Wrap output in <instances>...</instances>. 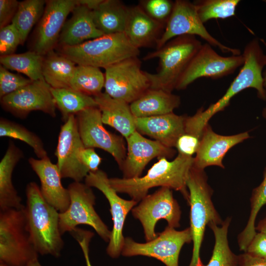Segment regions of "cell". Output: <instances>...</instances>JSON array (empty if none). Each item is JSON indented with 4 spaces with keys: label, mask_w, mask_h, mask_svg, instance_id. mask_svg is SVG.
Masks as SVG:
<instances>
[{
    "label": "cell",
    "mask_w": 266,
    "mask_h": 266,
    "mask_svg": "<svg viewBox=\"0 0 266 266\" xmlns=\"http://www.w3.org/2000/svg\"><path fill=\"white\" fill-rule=\"evenodd\" d=\"M242 55L244 63L224 95L205 109L201 107L194 115L187 117L185 127L188 133L200 136L210 119L218 112L224 110L231 100L246 89H255L258 97L266 100V89L264 86L263 77V69L266 66V55L264 53L257 38L247 44Z\"/></svg>",
    "instance_id": "cell-1"
},
{
    "label": "cell",
    "mask_w": 266,
    "mask_h": 266,
    "mask_svg": "<svg viewBox=\"0 0 266 266\" xmlns=\"http://www.w3.org/2000/svg\"><path fill=\"white\" fill-rule=\"evenodd\" d=\"M194 157L178 154L172 161L163 157L143 176L133 178H110L109 183L117 192L128 195L138 203L156 187H167L179 191L188 202L189 194L187 180Z\"/></svg>",
    "instance_id": "cell-2"
},
{
    "label": "cell",
    "mask_w": 266,
    "mask_h": 266,
    "mask_svg": "<svg viewBox=\"0 0 266 266\" xmlns=\"http://www.w3.org/2000/svg\"><path fill=\"white\" fill-rule=\"evenodd\" d=\"M25 193L27 226L35 250L42 255L59 257L64 245L59 226L60 212L45 200L35 182L27 185Z\"/></svg>",
    "instance_id": "cell-3"
},
{
    "label": "cell",
    "mask_w": 266,
    "mask_h": 266,
    "mask_svg": "<svg viewBox=\"0 0 266 266\" xmlns=\"http://www.w3.org/2000/svg\"><path fill=\"white\" fill-rule=\"evenodd\" d=\"M202 45L196 36L184 35L175 37L160 48L148 53L143 60L157 58L159 61L156 73L147 72L150 88L172 93Z\"/></svg>",
    "instance_id": "cell-4"
},
{
    "label": "cell",
    "mask_w": 266,
    "mask_h": 266,
    "mask_svg": "<svg viewBox=\"0 0 266 266\" xmlns=\"http://www.w3.org/2000/svg\"><path fill=\"white\" fill-rule=\"evenodd\" d=\"M190 206V229L193 243L189 266H200V250L206 227L210 224L221 225L224 221L216 211L211 200L213 190L207 182L204 170L193 166L187 180Z\"/></svg>",
    "instance_id": "cell-5"
},
{
    "label": "cell",
    "mask_w": 266,
    "mask_h": 266,
    "mask_svg": "<svg viewBox=\"0 0 266 266\" xmlns=\"http://www.w3.org/2000/svg\"><path fill=\"white\" fill-rule=\"evenodd\" d=\"M60 54L77 65L106 68L128 58L137 57L134 47L124 33L104 34L74 46H61Z\"/></svg>",
    "instance_id": "cell-6"
},
{
    "label": "cell",
    "mask_w": 266,
    "mask_h": 266,
    "mask_svg": "<svg viewBox=\"0 0 266 266\" xmlns=\"http://www.w3.org/2000/svg\"><path fill=\"white\" fill-rule=\"evenodd\" d=\"M24 208L0 211V262L9 266H27L38 259L27 229Z\"/></svg>",
    "instance_id": "cell-7"
},
{
    "label": "cell",
    "mask_w": 266,
    "mask_h": 266,
    "mask_svg": "<svg viewBox=\"0 0 266 266\" xmlns=\"http://www.w3.org/2000/svg\"><path fill=\"white\" fill-rule=\"evenodd\" d=\"M67 188L70 204L65 211L60 213L59 226L62 234L71 233L78 225H86L93 228L104 241L109 242L111 231L95 210L96 197L91 187L81 182L73 181Z\"/></svg>",
    "instance_id": "cell-8"
},
{
    "label": "cell",
    "mask_w": 266,
    "mask_h": 266,
    "mask_svg": "<svg viewBox=\"0 0 266 266\" xmlns=\"http://www.w3.org/2000/svg\"><path fill=\"white\" fill-rule=\"evenodd\" d=\"M184 35L199 36L207 43L219 48L223 53H231L233 55L241 54L239 49L222 44L208 32L201 21L193 2L186 0H176L172 12L157 43L156 48L159 49L172 39Z\"/></svg>",
    "instance_id": "cell-9"
},
{
    "label": "cell",
    "mask_w": 266,
    "mask_h": 266,
    "mask_svg": "<svg viewBox=\"0 0 266 266\" xmlns=\"http://www.w3.org/2000/svg\"><path fill=\"white\" fill-rule=\"evenodd\" d=\"M105 93L129 104L150 88L147 72L137 57L128 58L105 69Z\"/></svg>",
    "instance_id": "cell-10"
},
{
    "label": "cell",
    "mask_w": 266,
    "mask_h": 266,
    "mask_svg": "<svg viewBox=\"0 0 266 266\" xmlns=\"http://www.w3.org/2000/svg\"><path fill=\"white\" fill-rule=\"evenodd\" d=\"M192 241L190 227L182 231L168 227L157 233L154 239L145 243H139L126 237L121 254L126 257L144 256L154 258L166 266H179L180 251L186 243Z\"/></svg>",
    "instance_id": "cell-11"
},
{
    "label": "cell",
    "mask_w": 266,
    "mask_h": 266,
    "mask_svg": "<svg viewBox=\"0 0 266 266\" xmlns=\"http://www.w3.org/2000/svg\"><path fill=\"white\" fill-rule=\"evenodd\" d=\"M131 211L133 216L142 225L146 241L157 237L155 226L161 219L166 220L168 227H180L181 211L172 190L167 187H161L153 194L147 195Z\"/></svg>",
    "instance_id": "cell-12"
},
{
    "label": "cell",
    "mask_w": 266,
    "mask_h": 266,
    "mask_svg": "<svg viewBox=\"0 0 266 266\" xmlns=\"http://www.w3.org/2000/svg\"><path fill=\"white\" fill-rule=\"evenodd\" d=\"M242 54L225 57L218 54L209 44L202 45L181 76L176 90H185L196 80L202 77L217 79L233 73L242 66Z\"/></svg>",
    "instance_id": "cell-13"
},
{
    "label": "cell",
    "mask_w": 266,
    "mask_h": 266,
    "mask_svg": "<svg viewBox=\"0 0 266 266\" xmlns=\"http://www.w3.org/2000/svg\"><path fill=\"white\" fill-rule=\"evenodd\" d=\"M84 180L88 186L101 192L109 202L113 228L106 252L111 257L117 258L121 253L124 245L125 238L123 234V230L127 216L138 202L119 197L111 186L107 174L102 170L90 172Z\"/></svg>",
    "instance_id": "cell-14"
},
{
    "label": "cell",
    "mask_w": 266,
    "mask_h": 266,
    "mask_svg": "<svg viewBox=\"0 0 266 266\" xmlns=\"http://www.w3.org/2000/svg\"><path fill=\"white\" fill-rule=\"evenodd\" d=\"M80 137L86 148H97L109 153L120 168L127 155L123 138L104 127L98 107L87 108L76 115Z\"/></svg>",
    "instance_id": "cell-15"
},
{
    "label": "cell",
    "mask_w": 266,
    "mask_h": 266,
    "mask_svg": "<svg viewBox=\"0 0 266 266\" xmlns=\"http://www.w3.org/2000/svg\"><path fill=\"white\" fill-rule=\"evenodd\" d=\"M84 147L76 116L71 115L61 127L55 151L56 165L62 178L81 182L90 172L80 159Z\"/></svg>",
    "instance_id": "cell-16"
},
{
    "label": "cell",
    "mask_w": 266,
    "mask_h": 266,
    "mask_svg": "<svg viewBox=\"0 0 266 266\" xmlns=\"http://www.w3.org/2000/svg\"><path fill=\"white\" fill-rule=\"evenodd\" d=\"M44 81H32L21 89L0 98L2 108L17 118H26L33 111H40L55 117L56 105Z\"/></svg>",
    "instance_id": "cell-17"
},
{
    "label": "cell",
    "mask_w": 266,
    "mask_h": 266,
    "mask_svg": "<svg viewBox=\"0 0 266 266\" xmlns=\"http://www.w3.org/2000/svg\"><path fill=\"white\" fill-rule=\"evenodd\" d=\"M76 5V0H46L35 29L32 51L44 56L53 50L66 17Z\"/></svg>",
    "instance_id": "cell-18"
},
{
    "label": "cell",
    "mask_w": 266,
    "mask_h": 266,
    "mask_svg": "<svg viewBox=\"0 0 266 266\" xmlns=\"http://www.w3.org/2000/svg\"><path fill=\"white\" fill-rule=\"evenodd\" d=\"M126 140L127 155L120 168L124 178L140 177L147 164L153 159L165 157L170 159L176 154L174 149L157 140L148 139L136 131Z\"/></svg>",
    "instance_id": "cell-19"
},
{
    "label": "cell",
    "mask_w": 266,
    "mask_h": 266,
    "mask_svg": "<svg viewBox=\"0 0 266 266\" xmlns=\"http://www.w3.org/2000/svg\"><path fill=\"white\" fill-rule=\"evenodd\" d=\"M249 132L224 135L216 133L208 124L203 129L193 166L203 169L209 166L225 168L223 163L226 153L233 146L250 137Z\"/></svg>",
    "instance_id": "cell-20"
},
{
    "label": "cell",
    "mask_w": 266,
    "mask_h": 266,
    "mask_svg": "<svg viewBox=\"0 0 266 266\" xmlns=\"http://www.w3.org/2000/svg\"><path fill=\"white\" fill-rule=\"evenodd\" d=\"M28 162L39 179L44 199L60 213L65 211L69 207L70 197L67 188L63 186L57 165L48 156L41 159L31 157Z\"/></svg>",
    "instance_id": "cell-21"
},
{
    "label": "cell",
    "mask_w": 266,
    "mask_h": 266,
    "mask_svg": "<svg viewBox=\"0 0 266 266\" xmlns=\"http://www.w3.org/2000/svg\"><path fill=\"white\" fill-rule=\"evenodd\" d=\"M186 117L173 112L158 116L136 118V131L166 147L173 148L175 147L179 137L185 133Z\"/></svg>",
    "instance_id": "cell-22"
},
{
    "label": "cell",
    "mask_w": 266,
    "mask_h": 266,
    "mask_svg": "<svg viewBox=\"0 0 266 266\" xmlns=\"http://www.w3.org/2000/svg\"><path fill=\"white\" fill-rule=\"evenodd\" d=\"M165 25L148 16L138 5L128 7L124 33L136 48L156 46Z\"/></svg>",
    "instance_id": "cell-23"
},
{
    "label": "cell",
    "mask_w": 266,
    "mask_h": 266,
    "mask_svg": "<svg viewBox=\"0 0 266 266\" xmlns=\"http://www.w3.org/2000/svg\"><path fill=\"white\" fill-rule=\"evenodd\" d=\"M71 12V17L66 22L60 35L61 46H74L104 35L96 27L92 10L88 7L77 4Z\"/></svg>",
    "instance_id": "cell-24"
},
{
    "label": "cell",
    "mask_w": 266,
    "mask_h": 266,
    "mask_svg": "<svg viewBox=\"0 0 266 266\" xmlns=\"http://www.w3.org/2000/svg\"><path fill=\"white\" fill-rule=\"evenodd\" d=\"M103 124L108 125L126 139L136 131L135 117L129 103L112 98L105 92L94 97Z\"/></svg>",
    "instance_id": "cell-25"
},
{
    "label": "cell",
    "mask_w": 266,
    "mask_h": 266,
    "mask_svg": "<svg viewBox=\"0 0 266 266\" xmlns=\"http://www.w3.org/2000/svg\"><path fill=\"white\" fill-rule=\"evenodd\" d=\"M24 157L22 150L13 141L8 147L0 162V210L20 209L24 207L22 199L15 188L12 175L14 169Z\"/></svg>",
    "instance_id": "cell-26"
},
{
    "label": "cell",
    "mask_w": 266,
    "mask_h": 266,
    "mask_svg": "<svg viewBox=\"0 0 266 266\" xmlns=\"http://www.w3.org/2000/svg\"><path fill=\"white\" fill-rule=\"evenodd\" d=\"M180 103L179 96L162 89L150 88L130 105L134 116L142 118L173 112Z\"/></svg>",
    "instance_id": "cell-27"
},
{
    "label": "cell",
    "mask_w": 266,
    "mask_h": 266,
    "mask_svg": "<svg viewBox=\"0 0 266 266\" xmlns=\"http://www.w3.org/2000/svg\"><path fill=\"white\" fill-rule=\"evenodd\" d=\"M128 7L118 0H102L92 10L94 22L103 34L124 33Z\"/></svg>",
    "instance_id": "cell-28"
},
{
    "label": "cell",
    "mask_w": 266,
    "mask_h": 266,
    "mask_svg": "<svg viewBox=\"0 0 266 266\" xmlns=\"http://www.w3.org/2000/svg\"><path fill=\"white\" fill-rule=\"evenodd\" d=\"M75 63L53 50L44 56L42 74L45 82L53 88H69L76 66Z\"/></svg>",
    "instance_id": "cell-29"
},
{
    "label": "cell",
    "mask_w": 266,
    "mask_h": 266,
    "mask_svg": "<svg viewBox=\"0 0 266 266\" xmlns=\"http://www.w3.org/2000/svg\"><path fill=\"white\" fill-rule=\"evenodd\" d=\"M50 90L64 122L71 115H76L87 108L98 107L94 97L69 88L51 87Z\"/></svg>",
    "instance_id": "cell-30"
},
{
    "label": "cell",
    "mask_w": 266,
    "mask_h": 266,
    "mask_svg": "<svg viewBox=\"0 0 266 266\" xmlns=\"http://www.w3.org/2000/svg\"><path fill=\"white\" fill-rule=\"evenodd\" d=\"M44 56L33 51L0 56V62L7 69L26 75L32 81H45L42 74Z\"/></svg>",
    "instance_id": "cell-31"
},
{
    "label": "cell",
    "mask_w": 266,
    "mask_h": 266,
    "mask_svg": "<svg viewBox=\"0 0 266 266\" xmlns=\"http://www.w3.org/2000/svg\"><path fill=\"white\" fill-rule=\"evenodd\" d=\"M231 221V218L228 217L220 226L212 223L208 226L213 232L215 244L208 263L200 266H236L237 255L231 250L228 239Z\"/></svg>",
    "instance_id": "cell-32"
},
{
    "label": "cell",
    "mask_w": 266,
    "mask_h": 266,
    "mask_svg": "<svg viewBox=\"0 0 266 266\" xmlns=\"http://www.w3.org/2000/svg\"><path fill=\"white\" fill-rule=\"evenodd\" d=\"M46 0H25L19 2L12 24L17 30L23 44L33 26L41 18Z\"/></svg>",
    "instance_id": "cell-33"
},
{
    "label": "cell",
    "mask_w": 266,
    "mask_h": 266,
    "mask_svg": "<svg viewBox=\"0 0 266 266\" xmlns=\"http://www.w3.org/2000/svg\"><path fill=\"white\" fill-rule=\"evenodd\" d=\"M104 82V74L100 68L77 65L69 89L94 97L101 93Z\"/></svg>",
    "instance_id": "cell-34"
},
{
    "label": "cell",
    "mask_w": 266,
    "mask_h": 266,
    "mask_svg": "<svg viewBox=\"0 0 266 266\" xmlns=\"http://www.w3.org/2000/svg\"><path fill=\"white\" fill-rule=\"evenodd\" d=\"M266 204V167L263 179L260 184L255 188L250 198L251 211L247 224L237 237L239 249L245 252L250 242L257 233L255 221L262 207Z\"/></svg>",
    "instance_id": "cell-35"
},
{
    "label": "cell",
    "mask_w": 266,
    "mask_h": 266,
    "mask_svg": "<svg viewBox=\"0 0 266 266\" xmlns=\"http://www.w3.org/2000/svg\"><path fill=\"white\" fill-rule=\"evenodd\" d=\"M0 136L18 139L29 145L38 159L48 157L41 139L22 125L3 117L0 118Z\"/></svg>",
    "instance_id": "cell-36"
},
{
    "label": "cell",
    "mask_w": 266,
    "mask_h": 266,
    "mask_svg": "<svg viewBox=\"0 0 266 266\" xmlns=\"http://www.w3.org/2000/svg\"><path fill=\"white\" fill-rule=\"evenodd\" d=\"M239 0H198L193 2L203 23L211 19L229 18L235 15Z\"/></svg>",
    "instance_id": "cell-37"
},
{
    "label": "cell",
    "mask_w": 266,
    "mask_h": 266,
    "mask_svg": "<svg viewBox=\"0 0 266 266\" xmlns=\"http://www.w3.org/2000/svg\"><path fill=\"white\" fill-rule=\"evenodd\" d=\"M174 3V1L170 0H143L138 5L151 18L166 26Z\"/></svg>",
    "instance_id": "cell-38"
},
{
    "label": "cell",
    "mask_w": 266,
    "mask_h": 266,
    "mask_svg": "<svg viewBox=\"0 0 266 266\" xmlns=\"http://www.w3.org/2000/svg\"><path fill=\"white\" fill-rule=\"evenodd\" d=\"M32 81L29 78L12 73L0 66V98H1L27 86Z\"/></svg>",
    "instance_id": "cell-39"
},
{
    "label": "cell",
    "mask_w": 266,
    "mask_h": 266,
    "mask_svg": "<svg viewBox=\"0 0 266 266\" xmlns=\"http://www.w3.org/2000/svg\"><path fill=\"white\" fill-rule=\"evenodd\" d=\"M21 44L19 34L10 23L0 30V56L14 54L18 46Z\"/></svg>",
    "instance_id": "cell-40"
},
{
    "label": "cell",
    "mask_w": 266,
    "mask_h": 266,
    "mask_svg": "<svg viewBox=\"0 0 266 266\" xmlns=\"http://www.w3.org/2000/svg\"><path fill=\"white\" fill-rule=\"evenodd\" d=\"M200 142V138L197 136L184 133L178 139L175 148L178 154L193 157L198 150Z\"/></svg>",
    "instance_id": "cell-41"
},
{
    "label": "cell",
    "mask_w": 266,
    "mask_h": 266,
    "mask_svg": "<svg viewBox=\"0 0 266 266\" xmlns=\"http://www.w3.org/2000/svg\"><path fill=\"white\" fill-rule=\"evenodd\" d=\"M244 253L254 257L266 260V234L257 232Z\"/></svg>",
    "instance_id": "cell-42"
},
{
    "label": "cell",
    "mask_w": 266,
    "mask_h": 266,
    "mask_svg": "<svg viewBox=\"0 0 266 266\" xmlns=\"http://www.w3.org/2000/svg\"><path fill=\"white\" fill-rule=\"evenodd\" d=\"M16 0H0V28L10 24L18 8Z\"/></svg>",
    "instance_id": "cell-43"
},
{
    "label": "cell",
    "mask_w": 266,
    "mask_h": 266,
    "mask_svg": "<svg viewBox=\"0 0 266 266\" xmlns=\"http://www.w3.org/2000/svg\"><path fill=\"white\" fill-rule=\"evenodd\" d=\"M78 242L83 252L87 266H92L89 257V245L94 233L89 231L76 228L70 233Z\"/></svg>",
    "instance_id": "cell-44"
},
{
    "label": "cell",
    "mask_w": 266,
    "mask_h": 266,
    "mask_svg": "<svg viewBox=\"0 0 266 266\" xmlns=\"http://www.w3.org/2000/svg\"><path fill=\"white\" fill-rule=\"evenodd\" d=\"M80 159L83 165L90 172L98 170L101 163V158L96 152L94 148L84 147L80 152Z\"/></svg>",
    "instance_id": "cell-45"
},
{
    "label": "cell",
    "mask_w": 266,
    "mask_h": 266,
    "mask_svg": "<svg viewBox=\"0 0 266 266\" xmlns=\"http://www.w3.org/2000/svg\"><path fill=\"white\" fill-rule=\"evenodd\" d=\"M236 266H266V260L254 257L244 252L237 255Z\"/></svg>",
    "instance_id": "cell-46"
},
{
    "label": "cell",
    "mask_w": 266,
    "mask_h": 266,
    "mask_svg": "<svg viewBox=\"0 0 266 266\" xmlns=\"http://www.w3.org/2000/svg\"><path fill=\"white\" fill-rule=\"evenodd\" d=\"M102 0H76L77 4L84 5L93 10L101 2Z\"/></svg>",
    "instance_id": "cell-47"
},
{
    "label": "cell",
    "mask_w": 266,
    "mask_h": 266,
    "mask_svg": "<svg viewBox=\"0 0 266 266\" xmlns=\"http://www.w3.org/2000/svg\"><path fill=\"white\" fill-rule=\"evenodd\" d=\"M256 231L266 234V217L260 220L255 226Z\"/></svg>",
    "instance_id": "cell-48"
},
{
    "label": "cell",
    "mask_w": 266,
    "mask_h": 266,
    "mask_svg": "<svg viewBox=\"0 0 266 266\" xmlns=\"http://www.w3.org/2000/svg\"><path fill=\"white\" fill-rule=\"evenodd\" d=\"M27 266H42L39 263L38 259H36L28 264Z\"/></svg>",
    "instance_id": "cell-49"
},
{
    "label": "cell",
    "mask_w": 266,
    "mask_h": 266,
    "mask_svg": "<svg viewBox=\"0 0 266 266\" xmlns=\"http://www.w3.org/2000/svg\"><path fill=\"white\" fill-rule=\"evenodd\" d=\"M263 77L264 79V86L266 89V70L263 73Z\"/></svg>",
    "instance_id": "cell-50"
},
{
    "label": "cell",
    "mask_w": 266,
    "mask_h": 266,
    "mask_svg": "<svg viewBox=\"0 0 266 266\" xmlns=\"http://www.w3.org/2000/svg\"><path fill=\"white\" fill-rule=\"evenodd\" d=\"M262 114L263 118L266 120V106L263 108Z\"/></svg>",
    "instance_id": "cell-51"
},
{
    "label": "cell",
    "mask_w": 266,
    "mask_h": 266,
    "mask_svg": "<svg viewBox=\"0 0 266 266\" xmlns=\"http://www.w3.org/2000/svg\"><path fill=\"white\" fill-rule=\"evenodd\" d=\"M0 266H9L7 265H5V264H2V263H0Z\"/></svg>",
    "instance_id": "cell-52"
}]
</instances>
